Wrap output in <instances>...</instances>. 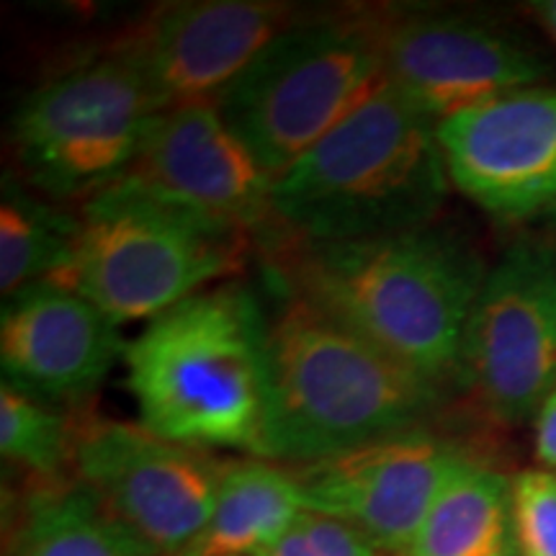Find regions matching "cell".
<instances>
[{
  "label": "cell",
  "mask_w": 556,
  "mask_h": 556,
  "mask_svg": "<svg viewBox=\"0 0 556 556\" xmlns=\"http://www.w3.org/2000/svg\"><path fill=\"white\" fill-rule=\"evenodd\" d=\"M451 186L500 219L556 206V88L500 96L438 124Z\"/></svg>",
  "instance_id": "cell-14"
},
{
  "label": "cell",
  "mask_w": 556,
  "mask_h": 556,
  "mask_svg": "<svg viewBox=\"0 0 556 556\" xmlns=\"http://www.w3.org/2000/svg\"><path fill=\"white\" fill-rule=\"evenodd\" d=\"M139 426L201 451L263 456L266 309L245 283H214L150 319L127 343Z\"/></svg>",
  "instance_id": "cell-3"
},
{
  "label": "cell",
  "mask_w": 556,
  "mask_h": 556,
  "mask_svg": "<svg viewBox=\"0 0 556 556\" xmlns=\"http://www.w3.org/2000/svg\"><path fill=\"white\" fill-rule=\"evenodd\" d=\"M80 217L67 204L41 197L16 173L0 189V294L65 274L78 242Z\"/></svg>",
  "instance_id": "cell-18"
},
{
  "label": "cell",
  "mask_w": 556,
  "mask_h": 556,
  "mask_svg": "<svg viewBox=\"0 0 556 556\" xmlns=\"http://www.w3.org/2000/svg\"><path fill=\"white\" fill-rule=\"evenodd\" d=\"M296 18L294 5L274 0H178L157 5L111 50L135 70L157 114L217 99Z\"/></svg>",
  "instance_id": "cell-10"
},
{
  "label": "cell",
  "mask_w": 556,
  "mask_h": 556,
  "mask_svg": "<svg viewBox=\"0 0 556 556\" xmlns=\"http://www.w3.org/2000/svg\"><path fill=\"white\" fill-rule=\"evenodd\" d=\"M531 11L556 45V0H539V3H531Z\"/></svg>",
  "instance_id": "cell-24"
},
{
  "label": "cell",
  "mask_w": 556,
  "mask_h": 556,
  "mask_svg": "<svg viewBox=\"0 0 556 556\" xmlns=\"http://www.w3.org/2000/svg\"><path fill=\"white\" fill-rule=\"evenodd\" d=\"M270 556H387L353 526L304 510Z\"/></svg>",
  "instance_id": "cell-22"
},
{
  "label": "cell",
  "mask_w": 556,
  "mask_h": 556,
  "mask_svg": "<svg viewBox=\"0 0 556 556\" xmlns=\"http://www.w3.org/2000/svg\"><path fill=\"white\" fill-rule=\"evenodd\" d=\"M127 176L157 197L253 238H268L274 229L276 178L229 129L214 101L152 114Z\"/></svg>",
  "instance_id": "cell-13"
},
{
  "label": "cell",
  "mask_w": 556,
  "mask_h": 556,
  "mask_svg": "<svg viewBox=\"0 0 556 556\" xmlns=\"http://www.w3.org/2000/svg\"><path fill=\"white\" fill-rule=\"evenodd\" d=\"M225 462L165 441L139 422L90 417L75 430L73 479L144 556H184L197 544Z\"/></svg>",
  "instance_id": "cell-8"
},
{
  "label": "cell",
  "mask_w": 556,
  "mask_h": 556,
  "mask_svg": "<svg viewBox=\"0 0 556 556\" xmlns=\"http://www.w3.org/2000/svg\"><path fill=\"white\" fill-rule=\"evenodd\" d=\"M520 556H556V475L528 469L513 479Z\"/></svg>",
  "instance_id": "cell-21"
},
{
  "label": "cell",
  "mask_w": 556,
  "mask_h": 556,
  "mask_svg": "<svg viewBox=\"0 0 556 556\" xmlns=\"http://www.w3.org/2000/svg\"><path fill=\"white\" fill-rule=\"evenodd\" d=\"M274 299L266 312L268 407L261 458L309 467L426 428L443 402V387L291 291L274 287Z\"/></svg>",
  "instance_id": "cell-2"
},
{
  "label": "cell",
  "mask_w": 556,
  "mask_h": 556,
  "mask_svg": "<svg viewBox=\"0 0 556 556\" xmlns=\"http://www.w3.org/2000/svg\"><path fill=\"white\" fill-rule=\"evenodd\" d=\"M554 214H556V206H554Z\"/></svg>",
  "instance_id": "cell-25"
},
{
  "label": "cell",
  "mask_w": 556,
  "mask_h": 556,
  "mask_svg": "<svg viewBox=\"0 0 556 556\" xmlns=\"http://www.w3.org/2000/svg\"><path fill=\"white\" fill-rule=\"evenodd\" d=\"M75 430L78 422L62 407L0 384V454L39 484L62 482L73 471Z\"/></svg>",
  "instance_id": "cell-20"
},
{
  "label": "cell",
  "mask_w": 556,
  "mask_h": 556,
  "mask_svg": "<svg viewBox=\"0 0 556 556\" xmlns=\"http://www.w3.org/2000/svg\"><path fill=\"white\" fill-rule=\"evenodd\" d=\"M448 191L438 124L387 83L274 180L266 240L345 242L422 229Z\"/></svg>",
  "instance_id": "cell-4"
},
{
  "label": "cell",
  "mask_w": 556,
  "mask_h": 556,
  "mask_svg": "<svg viewBox=\"0 0 556 556\" xmlns=\"http://www.w3.org/2000/svg\"><path fill=\"white\" fill-rule=\"evenodd\" d=\"M9 556H144L75 479L39 484L21 505Z\"/></svg>",
  "instance_id": "cell-19"
},
{
  "label": "cell",
  "mask_w": 556,
  "mask_h": 556,
  "mask_svg": "<svg viewBox=\"0 0 556 556\" xmlns=\"http://www.w3.org/2000/svg\"><path fill=\"white\" fill-rule=\"evenodd\" d=\"M119 325L60 281L13 291L0 309V368L5 384L52 405H78L124 364Z\"/></svg>",
  "instance_id": "cell-15"
},
{
  "label": "cell",
  "mask_w": 556,
  "mask_h": 556,
  "mask_svg": "<svg viewBox=\"0 0 556 556\" xmlns=\"http://www.w3.org/2000/svg\"><path fill=\"white\" fill-rule=\"evenodd\" d=\"M458 377L497 420L539 415L556 389V242H516L486 268Z\"/></svg>",
  "instance_id": "cell-9"
},
{
  "label": "cell",
  "mask_w": 556,
  "mask_h": 556,
  "mask_svg": "<svg viewBox=\"0 0 556 556\" xmlns=\"http://www.w3.org/2000/svg\"><path fill=\"white\" fill-rule=\"evenodd\" d=\"M387 83L435 124L541 86L544 54L486 21L443 11H387Z\"/></svg>",
  "instance_id": "cell-11"
},
{
  "label": "cell",
  "mask_w": 556,
  "mask_h": 556,
  "mask_svg": "<svg viewBox=\"0 0 556 556\" xmlns=\"http://www.w3.org/2000/svg\"><path fill=\"white\" fill-rule=\"evenodd\" d=\"M387 11L296 18L214 99L278 178L387 86Z\"/></svg>",
  "instance_id": "cell-5"
},
{
  "label": "cell",
  "mask_w": 556,
  "mask_h": 556,
  "mask_svg": "<svg viewBox=\"0 0 556 556\" xmlns=\"http://www.w3.org/2000/svg\"><path fill=\"white\" fill-rule=\"evenodd\" d=\"M268 281L309 302L417 377H458L486 268L441 227L345 242L266 240Z\"/></svg>",
  "instance_id": "cell-1"
},
{
  "label": "cell",
  "mask_w": 556,
  "mask_h": 556,
  "mask_svg": "<svg viewBox=\"0 0 556 556\" xmlns=\"http://www.w3.org/2000/svg\"><path fill=\"white\" fill-rule=\"evenodd\" d=\"M152 114L135 70L114 50L93 54L26 96L11 124L13 157L41 197L83 204L127 176Z\"/></svg>",
  "instance_id": "cell-7"
},
{
  "label": "cell",
  "mask_w": 556,
  "mask_h": 556,
  "mask_svg": "<svg viewBox=\"0 0 556 556\" xmlns=\"http://www.w3.org/2000/svg\"><path fill=\"white\" fill-rule=\"evenodd\" d=\"M469 456L428 426L294 469L304 510L336 518L387 556H407L430 507Z\"/></svg>",
  "instance_id": "cell-12"
},
{
  "label": "cell",
  "mask_w": 556,
  "mask_h": 556,
  "mask_svg": "<svg viewBox=\"0 0 556 556\" xmlns=\"http://www.w3.org/2000/svg\"><path fill=\"white\" fill-rule=\"evenodd\" d=\"M536 422V458L539 464L548 471L556 469V389L548 394L539 415L533 417Z\"/></svg>",
  "instance_id": "cell-23"
},
{
  "label": "cell",
  "mask_w": 556,
  "mask_h": 556,
  "mask_svg": "<svg viewBox=\"0 0 556 556\" xmlns=\"http://www.w3.org/2000/svg\"><path fill=\"white\" fill-rule=\"evenodd\" d=\"M266 556H270V554H266Z\"/></svg>",
  "instance_id": "cell-26"
},
{
  "label": "cell",
  "mask_w": 556,
  "mask_h": 556,
  "mask_svg": "<svg viewBox=\"0 0 556 556\" xmlns=\"http://www.w3.org/2000/svg\"><path fill=\"white\" fill-rule=\"evenodd\" d=\"M73 261L54 281L116 325L144 323L238 274L253 235L157 197L124 176L83 201Z\"/></svg>",
  "instance_id": "cell-6"
},
{
  "label": "cell",
  "mask_w": 556,
  "mask_h": 556,
  "mask_svg": "<svg viewBox=\"0 0 556 556\" xmlns=\"http://www.w3.org/2000/svg\"><path fill=\"white\" fill-rule=\"evenodd\" d=\"M302 516L294 469L258 456L225 462L212 518L184 556H266Z\"/></svg>",
  "instance_id": "cell-16"
},
{
  "label": "cell",
  "mask_w": 556,
  "mask_h": 556,
  "mask_svg": "<svg viewBox=\"0 0 556 556\" xmlns=\"http://www.w3.org/2000/svg\"><path fill=\"white\" fill-rule=\"evenodd\" d=\"M407 556H520L510 479L469 458L441 490Z\"/></svg>",
  "instance_id": "cell-17"
}]
</instances>
